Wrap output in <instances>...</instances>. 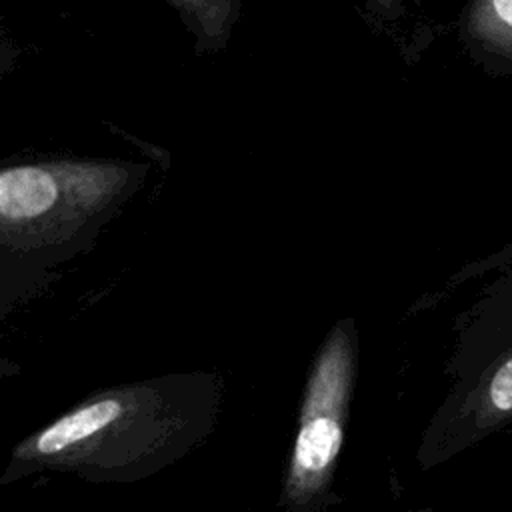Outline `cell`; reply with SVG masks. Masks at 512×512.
I'll return each instance as SVG.
<instances>
[{"label":"cell","instance_id":"5","mask_svg":"<svg viewBox=\"0 0 512 512\" xmlns=\"http://www.w3.org/2000/svg\"><path fill=\"white\" fill-rule=\"evenodd\" d=\"M194 40L198 56L224 50L242 14V0H168Z\"/></svg>","mask_w":512,"mask_h":512},{"label":"cell","instance_id":"6","mask_svg":"<svg viewBox=\"0 0 512 512\" xmlns=\"http://www.w3.org/2000/svg\"><path fill=\"white\" fill-rule=\"evenodd\" d=\"M424 0H364V10L376 26H390L408 14L410 6H420Z\"/></svg>","mask_w":512,"mask_h":512},{"label":"cell","instance_id":"2","mask_svg":"<svg viewBox=\"0 0 512 512\" xmlns=\"http://www.w3.org/2000/svg\"><path fill=\"white\" fill-rule=\"evenodd\" d=\"M148 166L120 158H46L0 172L4 244L62 242L98 222L144 180Z\"/></svg>","mask_w":512,"mask_h":512},{"label":"cell","instance_id":"1","mask_svg":"<svg viewBox=\"0 0 512 512\" xmlns=\"http://www.w3.org/2000/svg\"><path fill=\"white\" fill-rule=\"evenodd\" d=\"M456 384L432 426L430 458L440 460L492 434L512 436V244L496 254V276L458 326Z\"/></svg>","mask_w":512,"mask_h":512},{"label":"cell","instance_id":"4","mask_svg":"<svg viewBox=\"0 0 512 512\" xmlns=\"http://www.w3.org/2000/svg\"><path fill=\"white\" fill-rule=\"evenodd\" d=\"M456 36L474 66L492 78H512V0H466Z\"/></svg>","mask_w":512,"mask_h":512},{"label":"cell","instance_id":"3","mask_svg":"<svg viewBox=\"0 0 512 512\" xmlns=\"http://www.w3.org/2000/svg\"><path fill=\"white\" fill-rule=\"evenodd\" d=\"M354 380V338L334 328L310 372L296 434L288 490L296 498L318 492L336 464Z\"/></svg>","mask_w":512,"mask_h":512}]
</instances>
